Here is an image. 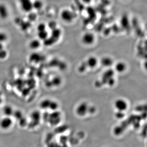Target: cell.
<instances>
[{"label":"cell","instance_id":"cell-9","mask_svg":"<svg viewBox=\"0 0 147 147\" xmlns=\"http://www.w3.org/2000/svg\"><path fill=\"white\" fill-rule=\"evenodd\" d=\"M87 65L89 68H93L97 65L98 60L95 57H90L86 62Z\"/></svg>","mask_w":147,"mask_h":147},{"label":"cell","instance_id":"cell-7","mask_svg":"<svg viewBox=\"0 0 147 147\" xmlns=\"http://www.w3.org/2000/svg\"><path fill=\"white\" fill-rule=\"evenodd\" d=\"M9 16V11L7 7L3 3H0V18L5 19Z\"/></svg>","mask_w":147,"mask_h":147},{"label":"cell","instance_id":"cell-15","mask_svg":"<svg viewBox=\"0 0 147 147\" xmlns=\"http://www.w3.org/2000/svg\"><path fill=\"white\" fill-rule=\"evenodd\" d=\"M38 36L40 40H44L49 36L48 32L46 30L38 32Z\"/></svg>","mask_w":147,"mask_h":147},{"label":"cell","instance_id":"cell-17","mask_svg":"<svg viewBox=\"0 0 147 147\" xmlns=\"http://www.w3.org/2000/svg\"><path fill=\"white\" fill-rule=\"evenodd\" d=\"M124 112L117 111L115 114V117L118 119H121L124 117Z\"/></svg>","mask_w":147,"mask_h":147},{"label":"cell","instance_id":"cell-21","mask_svg":"<svg viewBox=\"0 0 147 147\" xmlns=\"http://www.w3.org/2000/svg\"><path fill=\"white\" fill-rule=\"evenodd\" d=\"M7 56V52L5 50L3 49L2 50L0 51V58L3 59V58H5Z\"/></svg>","mask_w":147,"mask_h":147},{"label":"cell","instance_id":"cell-4","mask_svg":"<svg viewBox=\"0 0 147 147\" xmlns=\"http://www.w3.org/2000/svg\"><path fill=\"white\" fill-rule=\"evenodd\" d=\"M40 106L43 109H50L51 110H55L58 108V104L54 101H51L50 100H43L40 103Z\"/></svg>","mask_w":147,"mask_h":147},{"label":"cell","instance_id":"cell-6","mask_svg":"<svg viewBox=\"0 0 147 147\" xmlns=\"http://www.w3.org/2000/svg\"><path fill=\"white\" fill-rule=\"evenodd\" d=\"M88 105L86 103H83L78 105L76 110L77 115L81 117L85 116L88 112Z\"/></svg>","mask_w":147,"mask_h":147},{"label":"cell","instance_id":"cell-1","mask_svg":"<svg viewBox=\"0 0 147 147\" xmlns=\"http://www.w3.org/2000/svg\"><path fill=\"white\" fill-rule=\"evenodd\" d=\"M62 20L66 23H71L74 21L76 15L72 10L69 9H65L62 11L60 14Z\"/></svg>","mask_w":147,"mask_h":147},{"label":"cell","instance_id":"cell-24","mask_svg":"<svg viewBox=\"0 0 147 147\" xmlns=\"http://www.w3.org/2000/svg\"><path fill=\"white\" fill-rule=\"evenodd\" d=\"M3 49V46L2 43L0 42V51L2 50Z\"/></svg>","mask_w":147,"mask_h":147},{"label":"cell","instance_id":"cell-16","mask_svg":"<svg viewBox=\"0 0 147 147\" xmlns=\"http://www.w3.org/2000/svg\"><path fill=\"white\" fill-rule=\"evenodd\" d=\"M43 4L40 0H36L33 2V8L36 9L37 10L40 9L42 8Z\"/></svg>","mask_w":147,"mask_h":147},{"label":"cell","instance_id":"cell-20","mask_svg":"<svg viewBox=\"0 0 147 147\" xmlns=\"http://www.w3.org/2000/svg\"><path fill=\"white\" fill-rule=\"evenodd\" d=\"M46 30V26L44 24H40L37 27L38 32L42 31L45 30Z\"/></svg>","mask_w":147,"mask_h":147},{"label":"cell","instance_id":"cell-12","mask_svg":"<svg viewBox=\"0 0 147 147\" xmlns=\"http://www.w3.org/2000/svg\"><path fill=\"white\" fill-rule=\"evenodd\" d=\"M100 63L103 66L105 67H110L113 64V61L111 58L105 57L101 59Z\"/></svg>","mask_w":147,"mask_h":147},{"label":"cell","instance_id":"cell-22","mask_svg":"<svg viewBox=\"0 0 147 147\" xmlns=\"http://www.w3.org/2000/svg\"><path fill=\"white\" fill-rule=\"evenodd\" d=\"M36 15H35L34 13L30 14L29 16V20L31 21H34L36 18Z\"/></svg>","mask_w":147,"mask_h":147},{"label":"cell","instance_id":"cell-10","mask_svg":"<svg viewBox=\"0 0 147 147\" xmlns=\"http://www.w3.org/2000/svg\"><path fill=\"white\" fill-rule=\"evenodd\" d=\"M51 35L50 36H51L52 38L55 40L56 41H57L59 39L61 35V31L60 29L57 28H56L52 30Z\"/></svg>","mask_w":147,"mask_h":147},{"label":"cell","instance_id":"cell-18","mask_svg":"<svg viewBox=\"0 0 147 147\" xmlns=\"http://www.w3.org/2000/svg\"><path fill=\"white\" fill-rule=\"evenodd\" d=\"M48 26L49 28L52 30L53 29L57 28V24L55 21H51L49 22L48 24Z\"/></svg>","mask_w":147,"mask_h":147},{"label":"cell","instance_id":"cell-8","mask_svg":"<svg viewBox=\"0 0 147 147\" xmlns=\"http://www.w3.org/2000/svg\"><path fill=\"white\" fill-rule=\"evenodd\" d=\"M12 124V121L8 117L3 118L0 121V126L2 128L6 129L9 128Z\"/></svg>","mask_w":147,"mask_h":147},{"label":"cell","instance_id":"cell-23","mask_svg":"<svg viewBox=\"0 0 147 147\" xmlns=\"http://www.w3.org/2000/svg\"><path fill=\"white\" fill-rule=\"evenodd\" d=\"M82 1L86 3H88L91 1L92 0H82Z\"/></svg>","mask_w":147,"mask_h":147},{"label":"cell","instance_id":"cell-3","mask_svg":"<svg viewBox=\"0 0 147 147\" xmlns=\"http://www.w3.org/2000/svg\"><path fill=\"white\" fill-rule=\"evenodd\" d=\"M114 105L117 111L121 112H125L128 108L127 102L122 98H119L116 100Z\"/></svg>","mask_w":147,"mask_h":147},{"label":"cell","instance_id":"cell-19","mask_svg":"<svg viewBox=\"0 0 147 147\" xmlns=\"http://www.w3.org/2000/svg\"><path fill=\"white\" fill-rule=\"evenodd\" d=\"M7 39V36L3 32H0V42L2 43Z\"/></svg>","mask_w":147,"mask_h":147},{"label":"cell","instance_id":"cell-5","mask_svg":"<svg viewBox=\"0 0 147 147\" xmlns=\"http://www.w3.org/2000/svg\"><path fill=\"white\" fill-rule=\"evenodd\" d=\"M20 6L25 12H29L33 9V2L31 0H19Z\"/></svg>","mask_w":147,"mask_h":147},{"label":"cell","instance_id":"cell-13","mask_svg":"<svg viewBox=\"0 0 147 147\" xmlns=\"http://www.w3.org/2000/svg\"><path fill=\"white\" fill-rule=\"evenodd\" d=\"M19 21L20 22H19V24L18 25H20V27H21V29L25 31L28 30L30 28V27L31 26V24L30 22L28 21H24L21 19H19Z\"/></svg>","mask_w":147,"mask_h":147},{"label":"cell","instance_id":"cell-14","mask_svg":"<svg viewBox=\"0 0 147 147\" xmlns=\"http://www.w3.org/2000/svg\"><path fill=\"white\" fill-rule=\"evenodd\" d=\"M40 42L39 40L37 39L33 40L30 42V44H29L30 47L32 49H37L40 47Z\"/></svg>","mask_w":147,"mask_h":147},{"label":"cell","instance_id":"cell-11","mask_svg":"<svg viewBox=\"0 0 147 147\" xmlns=\"http://www.w3.org/2000/svg\"><path fill=\"white\" fill-rule=\"evenodd\" d=\"M127 66L125 63L123 62H119L115 65V69L118 73H123L126 69Z\"/></svg>","mask_w":147,"mask_h":147},{"label":"cell","instance_id":"cell-2","mask_svg":"<svg viewBox=\"0 0 147 147\" xmlns=\"http://www.w3.org/2000/svg\"><path fill=\"white\" fill-rule=\"evenodd\" d=\"M95 36L92 32H86L82 35V41L84 45L89 46L92 45L95 40Z\"/></svg>","mask_w":147,"mask_h":147}]
</instances>
